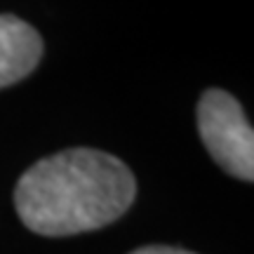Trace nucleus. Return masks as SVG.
<instances>
[{"mask_svg":"<svg viewBox=\"0 0 254 254\" xmlns=\"http://www.w3.org/2000/svg\"><path fill=\"white\" fill-rule=\"evenodd\" d=\"M134 198L132 170L97 148H68L43 158L21 174L14 189L21 224L47 238L109 226L125 214Z\"/></svg>","mask_w":254,"mask_h":254,"instance_id":"f257e3e1","label":"nucleus"},{"mask_svg":"<svg viewBox=\"0 0 254 254\" xmlns=\"http://www.w3.org/2000/svg\"><path fill=\"white\" fill-rule=\"evenodd\" d=\"M43 59V38L14 14H0V90L24 80Z\"/></svg>","mask_w":254,"mask_h":254,"instance_id":"7ed1b4c3","label":"nucleus"},{"mask_svg":"<svg viewBox=\"0 0 254 254\" xmlns=\"http://www.w3.org/2000/svg\"><path fill=\"white\" fill-rule=\"evenodd\" d=\"M198 132L207 153L224 172L254 182V127L233 94L212 87L200 97Z\"/></svg>","mask_w":254,"mask_h":254,"instance_id":"f03ea898","label":"nucleus"},{"mask_svg":"<svg viewBox=\"0 0 254 254\" xmlns=\"http://www.w3.org/2000/svg\"><path fill=\"white\" fill-rule=\"evenodd\" d=\"M129 254H193L189 250H179V247H167V245H148V247H139Z\"/></svg>","mask_w":254,"mask_h":254,"instance_id":"20e7f679","label":"nucleus"}]
</instances>
